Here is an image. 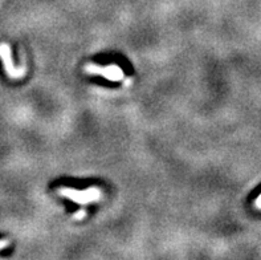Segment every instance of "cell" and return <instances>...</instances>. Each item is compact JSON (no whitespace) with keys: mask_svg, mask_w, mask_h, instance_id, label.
<instances>
[{"mask_svg":"<svg viewBox=\"0 0 261 260\" xmlns=\"http://www.w3.org/2000/svg\"><path fill=\"white\" fill-rule=\"evenodd\" d=\"M85 72L89 74H98V76H102V77L108 78L109 81H114V82H118V81L125 78L123 70L114 64L106 65V67H100L96 64H88L85 67Z\"/></svg>","mask_w":261,"mask_h":260,"instance_id":"cell-2","label":"cell"},{"mask_svg":"<svg viewBox=\"0 0 261 260\" xmlns=\"http://www.w3.org/2000/svg\"><path fill=\"white\" fill-rule=\"evenodd\" d=\"M8 244H10V242H8L7 239H2V240H0V251L4 250V248H6V247H7Z\"/></svg>","mask_w":261,"mask_h":260,"instance_id":"cell-5","label":"cell"},{"mask_svg":"<svg viewBox=\"0 0 261 260\" xmlns=\"http://www.w3.org/2000/svg\"><path fill=\"white\" fill-rule=\"evenodd\" d=\"M59 194L68 198V199L73 200L77 204H81V206L98 202L101 199V190L97 189V187H89L86 190H74V189L61 187L59 190Z\"/></svg>","mask_w":261,"mask_h":260,"instance_id":"cell-1","label":"cell"},{"mask_svg":"<svg viewBox=\"0 0 261 260\" xmlns=\"http://www.w3.org/2000/svg\"><path fill=\"white\" fill-rule=\"evenodd\" d=\"M0 59L3 61L4 69L11 78L19 80V78L24 77L25 69L15 67L14 60H12V53H11V48L8 44H4V42L0 44Z\"/></svg>","mask_w":261,"mask_h":260,"instance_id":"cell-3","label":"cell"},{"mask_svg":"<svg viewBox=\"0 0 261 260\" xmlns=\"http://www.w3.org/2000/svg\"><path fill=\"white\" fill-rule=\"evenodd\" d=\"M130 82H132V81H130V78H127V80H126V81H125V85H129V84H130Z\"/></svg>","mask_w":261,"mask_h":260,"instance_id":"cell-7","label":"cell"},{"mask_svg":"<svg viewBox=\"0 0 261 260\" xmlns=\"http://www.w3.org/2000/svg\"><path fill=\"white\" fill-rule=\"evenodd\" d=\"M256 207L260 208V210H261V194H260V197L256 199Z\"/></svg>","mask_w":261,"mask_h":260,"instance_id":"cell-6","label":"cell"},{"mask_svg":"<svg viewBox=\"0 0 261 260\" xmlns=\"http://www.w3.org/2000/svg\"><path fill=\"white\" fill-rule=\"evenodd\" d=\"M85 215H86V211L80 210L78 212H76V214H74V219H77V221H81V219H84Z\"/></svg>","mask_w":261,"mask_h":260,"instance_id":"cell-4","label":"cell"}]
</instances>
